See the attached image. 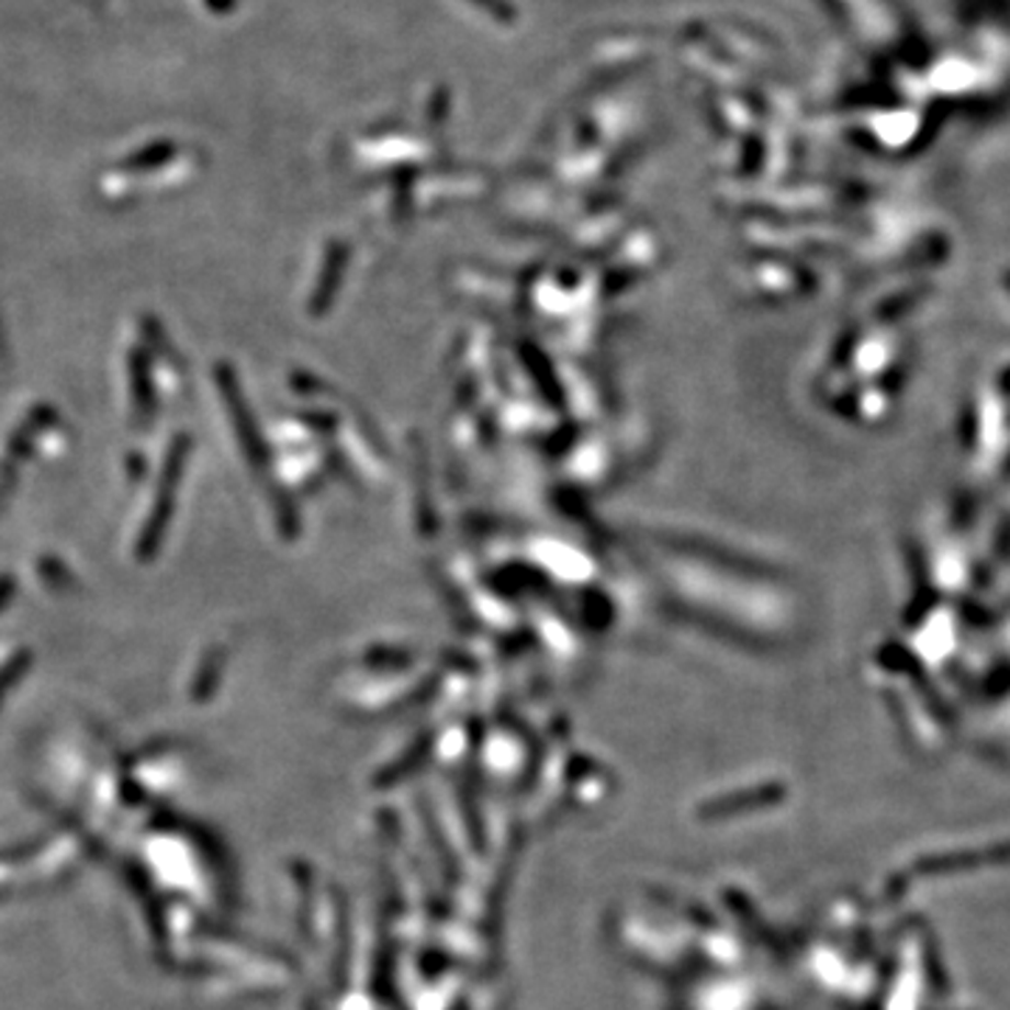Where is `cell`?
<instances>
[{
	"label": "cell",
	"instance_id": "obj_5",
	"mask_svg": "<svg viewBox=\"0 0 1010 1010\" xmlns=\"http://www.w3.org/2000/svg\"><path fill=\"white\" fill-rule=\"evenodd\" d=\"M166 155H169V149L158 146V149H149V152H144V155H138V158L133 160V166H138V169H146V166L160 164V160H164Z\"/></svg>",
	"mask_w": 1010,
	"mask_h": 1010
},
{
	"label": "cell",
	"instance_id": "obj_2",
	"mask_svg": "<svg viewBox=\"0 0 1010 1010\" xmlns=\"http://www.w3.org/2000/svg\"><path fill=\"white\" fill-rule=\"evenodd\" d=\"M54 422H57V411H54L50 404H40V407H34V411L29 413L25 424H20V429L12 436V441H9V461L7 467H3V480H0V497H7V492L12 489L14 467L32 454L34 438Z\"/></svg>",
	"mask_w": 1010,
	"mask_h": 1010
},
{
	"label": "cell",
	"instance_id": "obj_7",
	"mask_svg": "<svg viewBox=\"0 0 1010 1010\" xmlns=\"http://www.w3.org/2000/svg\"><path fill=\"white\" fill-rule=\"evenodd\" d=\"M12 595H14V579L12 575H3V579H0V613H3V606L12 601Z\"/></svg>",
	"mask_w": 1010,
	"mask_h": 1010
},
{
	"label": "cell",
	"instance_id": "obj_1",
	"mask_svg": "<svg viewBox=\"0 0 1010 1010\" xmlns=\"http://www.w3.org/2000/svg\"><path fill=\"white\" fill-rule=\"evenodd\" d=\"M189 449H191V436H186V433L171 438L169 449H166L164 467H160V478H158V489H155V503H152L149 517H146L144 530H141L138 550H135L141 562H152V559L160 553V548H164L166 530H169L171 514H175L177 489H180L186 461H189Z\"/></svg>",
	"mask_w": 1010,
	"mask_h": 1010
},
{
	"label": "cell",
	"instance_id": "obj_4",
	"mask_svg": "<svg viewBox=\"0 0 1010 1010\" xmlns=\"http://www.w3.org/2000/svg\"><path fill=\"white\" fill-rule=\"evenodd\" d=\"M40 573H43L50 584H57V587H70V584H74V573H70L63 562L50 559V556L40 559Z\"/></svg>",
	"mask_w": 1010,
	"mask_h": 1010
},
{
	"label": "cell",
	"instance_id": "obj_6",
	"mask_svg": "<svg viewBox=\"0 0 1010 1010\" xmlns=\"http://www.w3.org/2000/svg\"><path fill=\"white\" fill-rule=\"evenodd\" d=\"M126 474H130V480L144 478V458L141 454H130L126 458Z\"/></svg>",
	"mask_w": 1010,
	"mask_h": 1010
},
{
	"label": "cell",
	"instance_id": "obj_3",
	"mask_svg": "<svg viewBox=\"0 0 1010 1010\" xmlns=\"http://www.w3.org/2000/svg\"><path fill=\"white\" fill-rule=\"evenodd\" d=\"M126 366H130V391H133L135 413H138V422L146 429L152 418L158 416V396H155V385H152L149 357H146L144 348H133Z\"/></svg>",
	"mask_w": 1010,
	"mask_h": 1010
}]
</instances>
